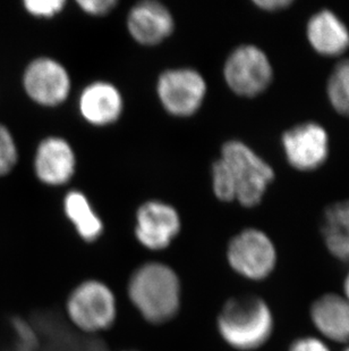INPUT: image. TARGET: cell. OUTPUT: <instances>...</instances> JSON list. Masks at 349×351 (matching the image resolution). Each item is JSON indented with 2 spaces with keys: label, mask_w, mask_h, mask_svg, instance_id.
Returning a JSON list of instances; mask_svg holds the SVG:
<instances>
[{
  "label": "cell",
  "mask_w": 349,
  "mask_h": 351,
  "mask_svg": "<svg viewBox=\"0 0 349 351\" xmlns=\"http://www.w3.org/2000/svg\"><path fill=\"white\" fill-rule=\"evenodd\" d=\"M283 152L290 165L298 171H312L329 156V136L319 123L305 122L285 131Z\"/></svg>",
  "instance_id": "7"
},
{
  "label": "cell",
  "mask_w": 349,
  "mask_h": 351,
  "mask_svg": "<svg viewBox=\"0 0 349 351\" xmlns=\"http://www.w3.org/2000/svg\"><path fill=\"white\" fill-rule=\"evenodd\" d=\"M34 167L43 183L60 186L68 182L75 172V155L65 140L48 138L40 143Z\"/></svg>",
  "instance_id": "13"
},
{
  "label": "cell",
  "mask_w": 349,
  "mask_h": 351,
  "mask_svg": "<svg viewBox=\"0 0 349 351\" xmlns=\"http://www.w3.org/2000/svg\"><path fill=\"white\" fill-rule=\"evenodd\" d=\"M221 158L229 166L235 184L236 199L245 207L261 202L268 186L274 179V171L250 147L238 140L224 143Z\"/></svg>",
  "instance_id": "5"
},
{
  "label": "cell",
  "mask_w": 349,
  "mask_h": 351,
  "mask_svg": "<svg viewBox=\"0 0 349 351\" xmlns=\"http://www.w3.org/2000/svg\"><path fill=\"white\" fill-rule=\"evenodd\" d=\"M79 7L92 15H105L117 5L116 0H79Z\"/></svg>",
  "instance_id": "23"
},
{
  "label": "cell",
  "mask_w": 349,
  "mask_h": 351,
  "mask_svg": "<svg viewBox=\"0 0 349 351\" xmlns=\"http://www.w3.org/2000/svg\"><path fill=\"white\" fill-rule=\"evenodd\" d=\"M341 295L349 302V269L348 272L345 275V278H344L343 292H341Z\"/></svg>",
  "instance_id": "25"
},
{
  "label": "cell",
  "mask_w": 349,
  "mask_h": 351,
  "mask_svg": "<svg viewBox=\"0 0 349 351\" xmlns=\"http://www.w3.org/2000/svg\"><path fill=\"white\" fill-rule=\"evenodd\" d=\"M25 10L36 17H53L65 6L63 0H27L24 3Z\"/></svg>",
  "instance_id": "21"
},
{
  "label": "cell",
  "mask_w": 349,
  "mask_h": 351,
  "mask_svg": "<svg viewBox=\"0 0 349 351\" xmlns=\"http://www.w3.org/2000/svg\"><path fill=\"white\" fill-rule=\"evenodd\" d=\"M221 340L236 351H257L274 337L276 317L260 295H238L224 302L216 321Z\"/></svg>",
  "instance_id": "2"
},
{
  "label": "cell",
  "mask_w": 349,
  "mask_h": 351,
  "mask_svg": "<svg viewBox=\"0 0 349 351\" xmlns=\"http://www.w3.org/2000/svg\"><path fill=\"white\" fill-rule=\"evenodd\" d=\"M214 195L221 202H233L236 199V184L229 166L220 158L212 166Z\"/></svg>",
  "instance_id": "19"
},
{
  "label": "cell",
  "mask_w": 349,
  "mask_h": 351,
  "mask_svg": "<svg viewBox=\"0 0 349 351\" xmlns=\"http://www.w3.org/2000/svg\"><path fill=\"white\" fill-rule=\"evenodd\" d=\"M293 3L292 0H254V5L268 12H278L285 10Z\"/></svg>",
  "instance_id": "24"
},
{
  "label": "cell",
  "mask_w": 349,
  "mask_h": 351,
  "mask_svg": "<svg viewBox=\"0 0 349 351\" xmlns=\"http://www.w3.org/2000/svg\"><path fill=\"white\" fill-rule=\"evenodd\" d=\"M341 351H349V345L345 346Z\"/></svg>",
  "instance_id": "26"
},
{
  "label": "cell",
  "mask_w": 349,
  "mask_h": 351,
  "mask_svg": "<svg viewBox=\"0 0 349 351\" xmlns=\"http://www.w3.org/2000/svg\"><path fill=\"white\" fill-rule=\"evenodd\" d=\"M207 93L201 74L190 69L167 71L158 81L162 105L176 117H190L200 108Z\"/></svg>",
  "instance_id": "8"
},
{
  "label": "cell",
  "mask_w": 349,
  "mask_h": 351,
  "mask_svg": "<svg viewBox=\"0 0 349 351\" xmlns=\"http://www.w3.org/2000/svg\"><path fill=\"white\" fill-rule=\"evenodd\" d=\"M181 219L172 206L148 202L136 216L135 237L144 248L159 252L168 248L181 231Z\"/></svg>",
  "instance_id": "9"
},
{
  "label": "cell",
  "mask_w": 349,
  "mask_h": 351,
  "mask_svg": "<svg viewBox=\"0 0 349 351\" xmlns=\"http://www.w3.org/2000/svg\"><path fill=\"white\" fill-rule=\"evenodd\" d=\"M122 100L110 83L96 82L88 86L79 98L82 117L94 125H107L120 117Z\"/></svg>",
  "instance_id": "15"
},
{
  "label": "cell",
  "mask_w": 349,
  "mask_h": 351,
  "mask_svg": "<svg viewBox=\"0 0 349 351\" xmlns=\"http://www.w3.org/2000/svg\"><path fill=\"white\" fill-rule=\"evenodd\" d=\"M127 297L145 322L152 325L166 324L181 312V278L165 263H145L129 276Z\"/></svg>",
  "instance_id": "1"
},
{
  "label": "cell",
  "mask_w": 349,
  "mask_h": 351,
  "mask_svg": "<svg viewBox=\"0 0 349 351\" xmlns=\"http://www.w3.org/2000/svg\"><path fill=\"white\" fill-rule=\"evenodd\" d=\"M321 233L330 255L349 263V199L335 202L326 209Z\"/></svg>",
  "instance_id": "16"
},
{
  "label": "cell",
  "mask_w": 349,
  "mask_h": 351,
  "mask_svg": "<svg viewBox=\"0 0 349 351\" xmlns=\"http://www.w3.org/2000/svg\"><path fill=\"white\" fill-rule=\"evenodd\" d=\"M65 311L70 323L79 331L99 333L115 324L118 304L115 292L107 283L90 278L73 289Z\"/></svg>",
  "instance_id": "3"
},
{
  "label": "cell",
  "mask_w": 349,
  "mask_h": 351,
  "mask_svg": "<svg viewBox=\"0 0 349 351\" xmlns=\"http://www.w3.org/2000/svg\"><path fill=\"white\" fill-rule=\"evenodd\" d=\"M307 37L312 48L323 56H340L349 48L348 27L329 10H320L310 17Z\"/></svg>",
  "instance_id": "14"
},
{
  "label": "cell",
  "mask_w": 349,
  "mask_h": 351,
  "mask_svg": "<svg viewBox=\"0 0 349 351\" xmlns=\"http://www.w3.org/2000/svg\"><path fill=\"white\" fill-rule=\"evenodd\" d=\"M65 213L76 232L86 242L96 241L103 234V226L93 212L88 199L79 191H72L65 198Z\"/></svg>",
  "instance_id": "17"
},
{
  "label": "cell",
  "mask_w": 349,
  "mask_h": 351,
  "mask_svg": "<svg viewBox=\"0 0 349 351\" xmlns=\"http://www.w3.org/2000/svg\"><path fill=\"white\" fill-rule=\"evenodd\" d=\"M126 351H133V350H126Z\"/></svg>",
  "instance_id": "27"
},
{
  "label": "cell",
  "mask_w": 349,
  "mask_h": 351,
  "mask_svg": "<svg viewBox=\"0 0 349 351\" xmlns=\"http://www.w3.org/2000/svg\"><path fill=\"white\" fill-rule=\"evenodd\" d=\"M224 75L235 93L242 97H255L270 86L274 70L263 50L253 45H243L228 57Z\"/></svg>",
  "instance_id": "6"
},
{
  "label": "cell",
  "mask_w": 349,
  "mask_h": 351,
  "mask_svg": "<svg viewBox=\"0 0 349 351\" xmlns=\"http://www.w3.org/2000/svg\"><path fill=\"white\" fill-rule=\"evenodd\" d=\"M310 321L328 343L349 345V302L341 293L326 292L311 304Z\"/></svg>",
  "instance_id": "11"
},
{
  "label": "cell",
  "mask_w": 349,
  "mask_h": 351,
  "mask_svg": "<svg viewBox=\"0 0 349 351\" xmlns=\"http://www.w3.org/2000/svg\"><path fill=\"white\" fill-rule=\"evenodd\" d=\"M326 95L336 112L349 115V57L340 60L330 74Z\"/></svg>",
  "instance_id": "18"
},
{
  "label": "cell",
  "mask_w": 349,
  "mask_h": 351,
  "mask_svg": "<svg viewBox=\"0 0 349 351\" xmlns=\"http://www.w3.org/2000/svg\"><path fill=\"white\" fill-rule=\"evenodd\" d=\"M288 351H333V349L330 343L318 335H303L292 341Z\"/></svg>",
  "instance_id": "22"
},
{
  "label": "cell",
  "mask_w": 349,
  "mask_h": 351,
  "mask_svg": "<svg viewBox=\"0 0 349 351\" xmlns=\"http://www.w3.org/2000/svg\"><path fill=\"white\" fill-rule=\"evenodd\" d=\"M228 265L235 274L250 282H263L277 269L278 250L262 230L245 229L228 243Z\"/></svg>",
  "instance_id": "4"
},
{
  "label": "cell",
  "mask_w": 349,
  "mask_h": 351,
  "mask_svg": "<svg viewBox=\"0 0 349 351\" xmlns=\"http://www.w3.org/2000/svg\"><path fill=\"white\" fill-rule=\"evenodd\" d=\"M127 24L132 37L146 46L161 43L174 30L172 14L162 3L151 0L136 3L129 12Z\"/></svg>",
  "instance_id": "12"
},
{
  "label": "cell",
  "mask_w": 349,
  "mask_h": 351,
  "mask_svg": "<svg viewBox=\"0 0 349 351\" xmlns=\"http://www.w3.org/2000/svg\"><path fill=\"white\" fill-rule=\"evenodd\" d=\"M17 162V149L13 136L0 124V176L10 172Z\"/></svg>",
  "instance_id": "20"
},
{
  "label": "cell",
  "mask_w": 349,
  "mask_h": 351,
  "mask_svg": "<svg viewBox=\"0 0 349 351\" xmlns=\"http://www.w3.org/2000/svg\"><path fill=\"white\" fill-rule=\"evenodd\" d=\"M23 81L27 95L43 106H57L70 93L67 71L56 60L46 57L34 60L27 66Z\"/></svg>",
  "instance_id": "10"
}]
</instances>
